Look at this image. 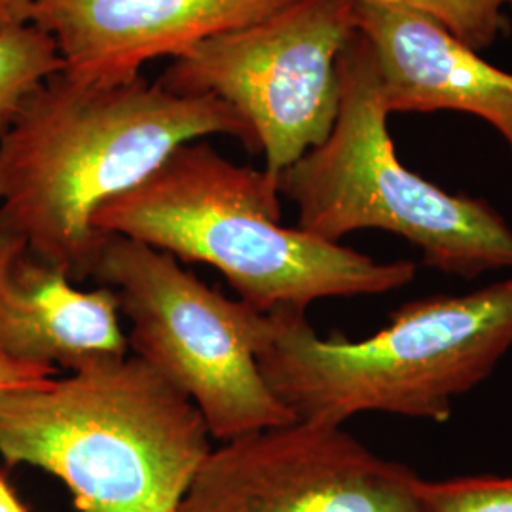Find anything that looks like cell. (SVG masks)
Here are the masks:
<instances>
[{
  "label": "cell",
  "instance_id": "obj_16",
  "mask_svg": "<svg viewBox=\"0 0 512 512\" xmlns=\"http://www.w3.org/2000/svg\"><path fill=\"white\" fill-rule=\"evenodd\" d=\"M35 0H0V33L31 25Z\"/></svg>",
  "mask_w": 512,
  "mask_h": 512
},
{
  "label": "cell",
  "instance_id": "obj_7",
  "mask_svg": "<svg viewBox=\"0 0 512 512\" xmlns=\"http://www.w3.org/2000/svg\"><path fill=\"white\" fill-rule=\"evenodd\" d=\"M357 33L353 0H294L274 16L188 48L156 82L215 95L238 112L279 177L327 141L340 110L338 61Z\"/></svg>",
  "mask_w": 512,
  "mask_h": 512
},
{
  "label": "cell",
  "instance_id": "obj_14",
  "mask_svg": "<svg viewBox=\"0 0 512 512\" xmlns=\"http://www.w3.org/2000/svg\"><path fill=\"white\" fill-rule=\"evenodd\" d=\"M423 512H512V476L418 480Z\"/></svg>",
  "mask_w": 512,
  "mask_h": 512
},
{
  "label": "cell",
  "instance_id": "obj_13",
  "mask_svg": "<svg viewBox=\"0 0 512 512\" xmlns=\"http://www.w3.org/2000/svg\"><path fill=\"white\" fill-rule=\"evenodd\" d=\"M399 6L437 21L448 33L475 52L503 37L509 27L512 0H353Z\"/></svg>",
  "mask_w": 512,
  "mask_h": 512
},
{
  "label": "cell",
  "instance_id": "obj_5",
  "mask_svg": "<svg viewBox=\"0 0 512 512\" xmlns=\"http://www.w3.org/2000/svg\"><path fill=\"white\" fill-rule=\"evenodd\" d=\"M340 110L327 141L279 177L298 228L340 243L359 230L397 234L425 266L461 279L512 270V228L486 200L450 194L401 164L387 129L372 50L355 33L338 61Z\"/></svg>",
  "mask_w": 512,
  "mask_h": 512
},
{
  "label": "cell",
  "instance_id": "obj_10",
  "mask_svg": "<svg viewBox=\"0 0 512 512\" xmlns=\"http://www.w3.org/2000/svg\"><path fill=\"white\" fill-rule=\"evenodd\" d=\"M355 23L374 55L385 110L467 112L488 122L512 154V74L486 63L433 19L355 2Z\"/></svg>",
  "mask_w": 512,
  "mask_h": 512
},
{
  "label": "cell",
  "instance_id": "obj_2",
  "mask_svg": "<svg viewBox=\"0 0 512 512\" xmlns=\"http://www.w3.org/2000/svg\"><path fill=\"white\" fill-rule=\"evenodd\" d=\"M279 196L277 179L264 169L234 164L194 141L105 203L93 226L217 268L243 302L264 313L393 293L414 281V262H380L283 226Z\"/></svg>",
  "mask_w": 512,
  "mask_h": 512
},
{
  "label": "cell",
  "instance_id": "obj_3",
  "mask_svg": "<svg viewBox=\"0 0 512 512\" xmlns=\"http://www.w3.org/2000/svg\"><path fill=\"white\" fill-rule=\"evenodd\" d=\"M209 437L198 406L137 355L0 391V456L57 476L78 512H177Z\"/></svg>",
  "mask_w": 512,
  "mask_h": 512
},
{
  "label": "cell",
  "instance_id": "obj_4",
  "mask_svg": "<svg viewBox=\"0 0 512 512\" xmlns=\"http://www.w3.org/2000/svg\"><path fill=\"white\" fill-rule=\"evenodd\" d=\"M258 368L294 418L344 425L365 412L437 423L512 349V277L467 294L406 302L365 340L321 338L306 311L274 310Z\"/></svg>",
  "mask_w": 512,
  "mask_h": 512
},
{
  "label": "cell",
  "instance_id": "obj_1",
  "mask_svg": "<svg viewBox=\"0 0 512 512\" xmlns=\"http://www.w3.org/2000/svg\"><path fill=\"white\" fill-rule=\"evenodd\" d=\"M209 135L256 143L215 95H181L137 76L93 84L65 69L44 80L0 139V230L76 283L93 277L109 234L93 219L175 148Z\"/></svg>",
  "mask_w": 512,
  "mask_h": 512
},
{
  "label": "cell",
  "instance_id": "obj_12",
  "mask_svg": "<svg viewBox=\"0 0 512 512\" xmlns=\"http://www.w3.org/2000/svg\"><path fill=\"white\" fill-rule=\"evenodd\" d=\"M63 69L54 38L37 25L0 33V139L16 122L29 95Z\"/></svg>",
  "mask_w": 512,
  "mask_h": 512
},
{
  "label": "cell",
  "instance_id": "obj_17",
  "mask_svg": "<svg viewBox=\"0 0 512 512\" xmlns=\"http://www.w3.org/2000/svg\"><path fill=\"white\" fill-rule=\"evenodd\" d=\"M0 512H27V509L21 505L12 486L8 480L0 475Z\"/></svg>",
  "mask_w": 512,
  "mask_h": 512
},
{
  "label": "cell",
  "instance_id": "obj_6",
  "mask_svg": "<svg viewBox=\"0 0 512 512\" xmlns=\"http://www.w3.org/2000/svg\"><path fill=\"white\" fill-rule=\"evenodd\" d=\"M93 277L118 296L133 355L198 406L211 437L296 421L258 368L277 329L274 311L230 300L175 256L120 234L105 239Z\"/></svg>",
  "mask_w": 512,
  "mask_h": 512
},
{
  "label": "cell",
  "instance_id": "obj_15",
  "mask_svg": "<svg viewBox=\"0 0 512 512\" xmlns=\"http://www.w3.org/2000/svg\"><path fill=\"white\" fill-rule=\"evenodd\" d=\"M55 374L57 372L48 370V368L21 365V363H16V361L0 357V391L46 384L48 380L54 378Z\"/></svg>",
  "mask_w": 512,
  "mask_h": 512
},
{
  "label": "cell",
  "instance_id": "obj_9",
  "mask_svg": "<svg viewBox=\"0 0 512 512\" xmlns=\"http://www.w3.org/2000/svg\"><path fill=\"white\" fill-rule=\"evenodd\" d=\"M294 0H35L33 25L54 38L65 71L124 84L158 57L270 18Z\"/></svg>",
  "mask_w": 512,
  "mask_h": 512
},
{
  "label": "cell",
  "instance_id": "obj_8",
  "mask_svg": "<svg viewBox=\"0 0 512 512\" xmlns=\"http://www.w3.org/2000/svg\"><path fill=\"white\" fill-rule=\"evenodd\" d=\"M418 480L342 425L296 420L211 450L177 512H423Z\"/></svg>",
  "mask_w": 512,
  "mask_h": 512
},
{
  "label": "cell",
  "instance_id": "obj_11",
  "mask_svg": "<svg viewBox=\"0 0 512 512\" xmlns=\"http://www.w3.org/2000/svg\"><path fill=\"white\" fill-rule=\"evenodd\" d=\"M118 296L76 289L25 239L0 230V357L69 372L128 355Z\"/></svg>",
  "mask_w": 512,
  "mask_h": 512
}]
</instances>
